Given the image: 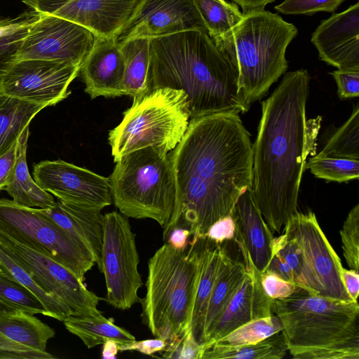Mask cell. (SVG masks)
I'll return each instance as SVG.
<instances>
[{"label": "cell", "mask_w": 359, "mask_h": 359, "mask_svg": "<svg viewBox=\"0 0 359 359\" xmlns=\"http://www.w3.org/2000/svg\"><path fill=\"white\" fill-rule=\"evenodd\" d=\"M109 177L111 199L121 214L151 219L163 228L175 202V183L170 152L149 147L123 156Z\"/></svg>", "instance_id": "52a82bcc"}, {"label": "cell", "mask_w": 359, "mask_h": 359, "mask_svg": "<svg viewBox=\"0 0 359 359\" xmlns=\"http://www.w3.org/2000/svg\"><path fill=\"white\" fill-rule=\"evenodd\" d=\"M287 351L284 334L280 331L253 344L236 346L201 345L199 359H280Z\"/></svg>", "instance_id": "f546056e"}, {"label": "cell", "mask_w": 359, "mask_h": 359, "mask_svg": "<svg viewBox=\"0 0 359 359\" xmlns=\"http://www.w3.org/2000/svg\"><path fill=\"white\" fill-rule=\"evenodd\" d=\"M1 271V268H0V271Z\"/></svg>", "instance_id": "6f0895ef"}, {"label": "cell", "mask_w": 359, "mask_h": 359, "mask_svg": "<svg viewBox=\"0 0 359 359\" xmlns=\"http://www.w3.org/2000/svg\"><path fill=\"white\" fill-rule=\"evenodd\" d=\"M45 107L0 93V156L18 141L34 117Z\"/></svg>", "instance_id": "f1b7e54d"}, {"label": "cell", "mask_w": 359, "mask_h": 359, "mask_svg": "<svg viewBox=\"0 0 359 359\" xmlns=\"http://www.w3.org/2000/svg\"><path fill=\"white\" fill-rule=\"evenodd\" d=\"M17 148L18 141L0 156V191L4 189L10 178L16 161Z\"/></svg>", "instance_id": "7dc6e473"}, {"label": "cell", "mask_w": 359, "mask_h": 359, "mask_svg": "<svg viewBox=\"0 0 359 359\" xmlns=\"http://www.w3.org/2000/svg\"><path fill=\"white\" fill-rule=\"evenodd\" d=\"M239 5L243 13L264 10L265 6L275 0H232Z\"/></svg>", "instance_id": "f5cc1de1"}, {"label": "cell", "mask_w": 359, "mask_h": 359, "mask_svg": "<svg viewBox=\"0 0 359 359\" xmlns=\"http://www.w3.org/2000/svg\"><path fill=\"white\" fill-rule=\"evenodd\" d=\"M0 332L8 339L29 350L46 351L54 330L33 314L16 311L0 316Z\"/></svg>", "instance_id": "484cf974"}, {"label": "cell", "mask_w": 359, "mask_h": 359, "mask_svg": "<svg viewBox=\"0 0 359 359\" xmlns=\"http://www.w3.org/2000/svg\"><path fill=\"white\" fill-rule=\"evenodd\" d=\"M282 330L281 320L276 315H272L250 320L211 344L224 346L253 344L280 332Z\"/></svg>", "instance_id": "e575fe53"}, {"label": "cell", "mask_w": 359, "mask_h": 359, "mask_svg": "<svg viewBox=\"0 0 359 359\" xmlns=\"http://www.w3.org/2000/svg\"><path fill=\"white\" fill-rule=\"evenodd\" d=\"M0 247L12 255L48 293L70 311L71 316H97L102 299L71 271L49 256L29 248L0 229Z\"/></svg>", "instance_id": "8fae6325"}, {"label": "cell", "mask_w": 359, "mask_h": 359, "mask_svg": "<svg viewBox=\"0 0 359 359\" xmlns=\"http://www.w3.org/2000/svg\"><path fill=\"white\" fill-rule=\"evenodd\" d=\"M228 242H224V254L208 301L201 344L206 342L217 318L248 272L243 260L236 259L231 256Z\"/></svg>", "instance_id": "cb8c5ba5"}, {"label": "cell", "mask_w": 359, "mask_h": 359, "mask_svg": "<svg viewBox=\"0 0 359 359\" xmlns=\"http://www.w3.org/2000/svg\"><path fill=\"white\" fill-rule=\"evenodd\" d=\"M39 210L83 247L100 269L103 233V215L101 210L60 200L52 208H39Z\"/></svg>", "instance_id": "7402d4cb"}, {"label": "cell", "mask_w": 359, "mask_h": 359, "mask_svg": "<svg viewBox=\"0 0 359 359\" xmlns=\"http://www.w3.org/2000/svg\"><path fill=\"white\" fill-rule=\"evenodd\" d=\"M231 215L236 226L234 240L244 245L253 266L263 274L273 254L275 237L255 203L252 187L243 191Z\"/></svg>", "instance_id": "44dd1931"}, {"label": "cell", "mask_w": 359, "mask_h": 359, "mask_svg": "<svg viewBox=\"0 0 359 359\" xmlns=\"http://www.w3.org/2000/svg\"><path fill=\"white\" fill-rule=\"evenodd\" d=\"M135 234L127 217L114 211L103 215L100 271L107 287V302L116 309L126 310L140 302L142 286Z\"/></svg>", "instance_id": "30bf717a"}, {"label": "cell", "mask_w": 359, "mask_h": 359, "mask_svg": "<svg viewBox=\"0 0 359 359\" xmlns=\"http://www.w3.org/2000/svg\"><path fill=\"white\" fill-rule=\"evenodd\" d=\"M310 76L306 69L286 73L262 102L252 144V189L272 232L280 233L297 209L304 166L315 154L321 116L306 120Z\"/></svg>", "instance_id": "7a4b0ae2"}, {"label": "cell", "mask_w": 359, "mask_h": 359, "mask_svg": "<svg viewBox=\"0 0 359 359\" xmlns=\"http://www.w3.org/2000/svg\"><path fill=\"white\" fill-rule=\"evenodd\" d=\"M175 202L163 228V239L175 226L203 236L219 219L231 215L243 191L252 187V143L234 112L191 118L170 153Z\"/></svg>", "instance_id": "6da1fadb"}, {"label": "cell", "mask_w": 359, "mask_h": 359, "mask_svg": "<svg viewBox=\"0 0 359 359\" xmlns=\"http://www.w3.org/2000/svg\"><path fill=\"white\" fill-rule=\"evenodd\" d=\"M35 182L57 200L102 210L112 203L109 180L62 160L34 165Z\"/></svg>", "instance_id": "9a60e30c"}, {"label": "cell", "mask_w": 359, "mask_h": 359, "mask_svg": "<svg viewBox=\"0 0 359 359\" xmlns=\"http://www.w3.org/2000/svg\"><path fill=\"white\" fill-rule=\"evenodd\" d=\"M0 351H34L29 350L8 339L0 332Z\"/></svg>", "instance_id": "11a10c76"}, {"label": "cell", "mask_w": 359, "mask_h": 359, "mask_svg": "<svg viewBox=\"0 0 359 359\" xmlns=\"http://www.w3.org/2000/svg\"><path fill=\"white\" fill-rule=\"evenodd\" d=\"M236 230L235 221L231 215H229L215 222L202 236H207L219 243H222L226 241L234 240Z\"/></svg>", "instance_id": "ee69618b"}, {"label": "cell", "mask_w": 359, "mask_h": 359, "mask_svg": "<svg viewBox=\"0 0 359 359\" xmlns=\"http://www.w3.org/2000/svg\"><path fill=\"white\" fill-rule=\"evenodd\" d=\"M0 301L18 311L47 316L41 301L3 271H0Z\"/></svg>", "instance_id": "8d00e7d4"}, {"label": "cell", "mask_w": 359, "mask_h": 359, "mask_svg": "<svg viewBox=\"0 0 359 359\" xmlns=\"http://www.w3.org/2000/svg\"><path fill=\"white\" fill-rule=\"evenodd\" d=\"M29 130V126H27L18 138L16 161L4 190L19 205L41 209L50 208L55 204L56 201L52 194L43 190L35 182L27 167Z\"/></svg>", "instance_id": "d4e9b609"}, {"label": "cell", "mask_w": 359, "mask_h": 359, "mask_svg": "<svg viewBox=\"0 0 359 359\" xmlns=\"http://www.w3.org/2000/svg\"><path fill=\"white\" fill-rule=\"evenodd\" d=\"M167 346L165 339L158 338L153 339H145L142 341H134L133 342L123 344H118V350L137 351L141 353L151 355L156 352L163 351Z\"/></svg>", "instance_id": "bcb514c9"}, {"label": "cell", "mask_w": 359, "mask_h": 359, "mask_svg": "<svg viewBox=\"0 0 359 359\" xmlns=\"http://www.w3.org/2000/svg\"><path fill=\"white\" fill-rule=\"evenodd\" d=\"M265 272H269L275 274L282 279L297 285L294 276L290 268L285 262L276 253L273 254Z\"/></svg>", "instance_id": "c3c4849f"}, {"label": "cell", "mask_w": 359, "mask_h": 359, "mask_svg": "<svg viewBox=\"0 0 359 359\" xmlns=\"http://www.w3.org/2000/svg\"><path fill=\"white\" fill-rule=\"evenodd\" d=\"M0 229L24 245L63 265L83 282L95 265L89 252L62 229L41 214L39 208L21 206L0 199Z\"/></svg>", "instance_id": "9c48e42d"}, {"label": "cell", "mask_w": 359, "mask_h": 359, "mask_svg": "<svg viewBox=\"0 0 359 359\" xmlns=\"http://www.w3.org/2000/svg\"><path fill=\"white\" fill-rule=\"evenodd\" d=\"M318 154L359 161V104L348 120L330 137Z\"/></svg>", "instance_id": "836d02e7"}, {"label": "cell", "mask_w": 359, "mask_h": 359, "mask_svg": "<svg viewBox=\"0 0 359 359\" xmlns=\"http://www.w3.org/2000/svg\"><path fill=\"white\" fill-rule=\"evenodd\" d=\"M96 39L79 24L40 13L23 39L18 60L37 59L82 65Z\"/></svg>", "instance_id": "7c38bea8"}, {"label": "cell", "mask_w": 359, "mask_h": 359, "mask_svg": "<svg viewBox=\"0 0 359 359\" xmlns=\"http://www.w3.org/2000/svg\"><path fill=\"white\" fill-rule=\"evenodd\" d=\"M18 310L0 301V316L15 312Z\"/></svg>", "instance_id": "9f6ffc18"}, {"label": "cell", "mask_w": 359, "mask_h": 359, "mask_svg": "<svg viewBox=\"0 0 359 359\" xmlns=\"http://www.w3.org/2000/svg\"><path fill=\"white\" fill-rule=\"evenodd\" d=\"M200 254V272L194 299L191 330L201 345L205 315L211 292L224 250V242L219 243L207 236L197 238Z\"/></svg>", "instance_id": "603a6c76"}, {"label": "cell", "mask_w": 359, "mask_h": 359, "mask_svg": "<svg viewBox=\"0 0 359 359\" xmlns=\"http://www.w3.org/2000/svg\"><path fill=\"white\" fill-rule=\"evenodd\" d=\"M287 351L296 359H359V304L311 294L297 287L274 299Z\"/></svg>", "instance_id": "277c9868"}, {"label": "cell", "mask_w": 359, "mask_h": 359, "mask_svg": "<svg viewBox=\"0 0 359 359\" xmlns=\"http://www.w3.org/2000/svg\"><path fill=\"white\" fill-rule=\"evenodd\" d=\"M149 88L181 90L190 118L248 111L238 89V72L208 35L189 30L149 39Z\"/></svg>", "instance_id": "3957f363"}, {"label": "cell", "mask_w": 359, "mask_h": 359, "mask_svg": "<svg viewBox=\"0 0 359 359\" xmlns=\"http://www.w3.org/2000/svg\"><path fill=\"white\" fill-rule=\"evenodd\" d=\"M39 17L40 13L32 10L15 18H0V39L10 36L31 25Z\"/></svg>", "instance_id": "7bdbcfd3"}, {"label": "cell", "mask_w": 359, "mask_h": 359, "mask_svg": "<svg viewBox=\"0 0 359 359\" xmlns=\"http://www.w3.org/2000/svg\"><path fill=\"white\" fill-rule=\"evenodd\" d=\"M118 44L125 62L122 95H129L133 98L149 90V39L134 38Z\"/></svg>", "instance_id": "4316f807"}, {"label": "cell", "mask_w": 359, "mask_h": 359, "mask_svg": "<svg viewBox=\"0 0 359 359\" xmlns=\"http://www.w3.org/2000/svg\"><path fill=\"white\" fill-rule=\"evenodd\" d=\"M31 25L0 39V91L5 76L18 60L20 46Z\"/></svg>", "instance_id": "ab89813d"}, {"label": "cell", "mask_w": 359, "mask_h": 359, "mask_svg": "<svg viewBox=\"0 0 359 359\" xmlns=\"http://www.w3.org/2000/svg\"><path fill=\"white\" fill-rule=\"evenodd\" d=\"M140 0H22L32 10L57 16L89 29L97 38L114 39Z\"/></svg>", "instance_id": "2e32d148"}, {"label": "cell", "mask_w": 359, "mask_h": 359, "mask_svg": "<svg viewBox=\"0 0 359 359\" xmlns=\"http://www.w3.org/2000/svg\"><path fill=\"white\" fill-rule=\"evenodd\" d=\"M208 35L218 44L243 18L236 4L225 0H194Z\"/></svg>", "instance_id": "1f68e13d"}, {"label": "cell", "mask_w": 359, "mask_h": 359, "mask_svg": "<svg viewBox=\"0 0 359 359\" xmlns=\"http://www.w3.org/2000/svg\"><path fill=\"white\" fill-rule=\"evenodd\" d=\"M102 345V358L104 359H115L119 351L118 344L114 340H107Z\"/></svg>", "instance_id": "db71d44e"}, {"label": "cell", "mask_w": 359, "mask_h": 359, "mask_svg": "<svg viewBox=\"0 0 359 359\" xmlns=\"http://www.w3.org/2000/svg\"><path fill=\"white\" fill-rule=\"evenodd\" d=\"M306 160L304 169H309L318 178L337 182L358 179V160L329 157L318 154Z\"/></svg>", "instance_id": "d590c367"}, {"label": "cell", "mask_w": 359, "mask_h": 359, "mask_svg": "<svg viewBox=\"0 0 359 359\" xmlns=\"http://www.w3.org/2000/svg\"><path fill=\"white\" fill-rule=\"evenodd\" d=\"M330 74L337 83L341 99L359 96V71L337 69Z\"/></svg>", "instance_id": "b9f144b4"}, {"label": "cell", "mask_w": 359, "mask_h": 359, "mask_svg": "<svg viewBox=\"0 0 359 359\" xmlns=\"http://www.w3.org/2000/svg\"><path fill=\"white\" fill-rule=\"evenodd\" d=\"M297 34L294 25L264 9L243 13L217 44L238 72L239 93L248 109L286 72V49Z\"/></svg>", "instance_id": "8992f818"}, {"label": "cell", "mask_w": 359, "mask_h": 359, "mask_svg": "<svg viewBox=\"0 0 359 359\" xmlns=\"http://www.w3.org/2000/svg\"><path fill=\"white\" fill-rule=\"evenodd\" d=\"M190 119L187 97L181 90L153 88L133 97L121 123L109 133L114 161L149 147L170 152L184 135Z\"/></svg>", "instance_id": "ba28073f"}, {"label": "cell", "mask_w": 359, "mask_h": 359, "mask_svg": "<svg viewBox=\"0 0 359 359\" xmlns=\"http://www.w3.org/2000/svg\"><path fill=\"white\" fill-rule=\"evenodd\" d=\"M311 42L327 64L338 69L359 71V3L323 20Z\"/></svg>", "instance_id": "ac0fdd59"}, {"label": "cell", "mask_w": 359, "mask_h": 359, "mask_svg": "<svg viewBox=\"0 0 359 359\" xmlns=\"http://www.w3.org/2000/svg\"><path fill=\"white\" fill-rule=\"evenodd\" d=\"M189 30L208 33L194 0H140L114 40L121 43L134 38L150 39Z\"/></svg>", "instance_id": "e0dca14e"}, {"label": "cell", "mask_w": 359, "mask_h": 359, "mask_svg": "<svg viewBox=\"0 0 359 359\" xmlns=\"http://www.w3.org/2000/svg\"><path fill=\"white\" fill-rule=\"evenodd\" d=\"M283 230L292 236L301 248L306 264L317 283L319 295L353 302L342 281L341 260L322 231L316 215L312 212H297Z\"/></svg>", "instance_id": "5bb4252c"}, {"label": "cell", "mask_w": 359, "mask_h": 359, "mask_svg": "<svg viewBox=\"0 0 359 359\" xmlns=\"http://www.w3.org/2000/svg\"><path fill=\"white\" fill-rule=\"evenodd\" d=\"M190 236L191 233L189 229L175 226L168 232L166 243L175 250L184 251L187 249Z\"/></svg>", "instance_id": "681fc988"}, {"label": "cell", "mask_w": 359, "mask_h": 359, "mask_svg": "<svg viewBox=\"0 0 359 359\" xmlns=\"http://www.w3.org/2000/svg\"><path fill=\"white\" fill-rule=\"evenodd\" d=\"M63 323L65 328L78 337L88 348L103 344L107 340H114L118 344L135 341L131 333L117 326L113 318H107L103 314L97 316H69Z\"/></svg>", "instance_id": "83f0119b"}, {"label": "cell", "mask_w": 359, "mask_h": 359, "mask_svg": "<svg viewBox=\"0 0 359 359\" xmlns=\"http://www.w3.org/2000/svg\"><path fill=\"white\" fill-rule=\"evenodd\" d=\"M248 272L217 318L207 341L209 344L246 323L273 315V299L264 292L260 273L253 266L245 249L241 252Z\"/></svg>", "instance_id": "d6986e66"}, {"label": "cell", "mask_w": 359, "mask_h": 359, "mask_svg": "<svg viewBox=\"0 0 359 359\" xmlns=\"http://www.w3.org/2000/svg\"><path fill=\"white\" fill-rule=\"evenodd\" d=\"M341 278L344 287L352 300L357 302L359 293V273L353 269L341 270Z\"/></svg>", "instance_id": "f907efd6"}, {"label": "cell", "mask_w": 359, "mask_h": 359, "mask_svg": "<svg viewBox=\"0 0 359 359\" xmlns=\"http://www.w3.org/2000/svg\"><path fill=\"white\" fill-rule=\"evenodd\" d=\"M260 279L264 292L273 300L288 297L298 287L269 272L262 274Z\"/></svg>", "instance_id": "60d3db41"}, {"label": "cell", "mask_w": 359, "mask_h": 359, "mask_svg": "<svg viewBox=\"0 0 359 359\" xmlns=\"http://www.w3.org/2000/svg\"><path fill=\"white\" fill-rule=\"evenodd\" d=\"M344 259L351 269H359V204L348 212L339 231Z\"/></svg>", "instance_id": "74e56055"}, {"label": "cell", "mask_w": 359, "mask_h": 359, "mask_svg": "<svg viewBox=\"0 0 359 359\" xmlns=\"http://www.w3.org/2000/svg\"><path fill=\"white\" fill-rule=\"evenodd\" d=\"M344 0H284L274 8L285 15H311L317 12L333 13Z\"/></svg>", "instance_id": "f35d334b"}, {"label": "cell", "mask_w": 359, "mask_h": 359, "mask_svg": "<svg viewBox=\"0 0 359 359\" xmlns=\"http://www.w3.org/2000/svg\"><path fill=\"white\" fill-rule=\"evenodd\" d=\"M124 70L120 45L114 39L97 38L81 68L85 91L92 99L122 96Z\"/></svg>", "instance_id": "ffe728a7"}, {"label": "cell", "mask_w": 359, "mask_h": 359, "mask_svg": "<svg viewBox=\"0 0 359 359\" xmlns=\"http://www.w3.org/2000/svg\"><path fill=\"white\" fill-rule=\"evenodd\" d=\"M200 355L201 345L195 339L190 328L167 358L199 359Z\"/></svg>", "instance_id": "f6af8a7d"}, {"label": "cell", "mask_w": 359, "mask_h": 359, "mask_svg": "<svg viewBox=\"0 0 359 359\" xmlns=\"http://www.w3.org/2000/svg\"><path fill=\"white\" fill-rule=\"evenodd\" d=\"M0 268L22 285L32 292L42 303L47 316L64 321L71 316L69 309L57 298L46 292L32 275L12 255L0 247Z\"/></svg>", "instance_id": "4dcf8cb0"}, {"label": "cell", "mask_w": 359, "mask_h": 359, "mask_svg": "<svg viewBox=\"0 0 359 359\" xmlns=\"http://www.w3.org/2000/svg\"><path fill=\"white\" fill-rule=\"evenodd\" d=\"M81 66L52 60H20L5 76L0 93L46 107L55 105L68 96V87Z\"/></svg>", "instance_id": "4fadbf2b"}, {"label": "cell", "mask_w": 359, "mask_h": 359, "mask_svg": "<svg viewBox=\"0 0 359 359\" xmlns=\"http://www.w3.org/2000/svg\"><path fill=\"white\" fill-rule=\"evenodd\" d=\"M184 251L165 243L148 262L146 294L140 299L142 322L151 334L165 339L170 352L191 328L200 272L197 238Z\"/></svg>", "instance_id": "5b68a950"}, {"label": "cell", "mask_w": 359, "mask_h": 359, "mask_svg": "<svg viewBox=\"0 0 359 359\" xmlns=\"http://www.w3.org/2000/svg\"><path fill=\"white\" fill-rule=\"evenodd\" d=\"M273 253L280 257L292 270L297 286L319 295L317 283L309 269L302 250L297 241L284 232L274 238Z\"/></svg>", "instance_id": "d6a6232c"}, {"label": "cell", "mask_w": 359, "mask_h": 359, "mask_svg": "<svg viewBox=\"0 0 359 359\" xmlns=\"http://www.w3.org/2000/svg\"><path fill=\"white\" fill-rule=\"evenodd\" d=\"M22 359V358H55L46 351H0V359Z\"/></svg>", "instance_id": "816d5d0a"}]
</instances>
